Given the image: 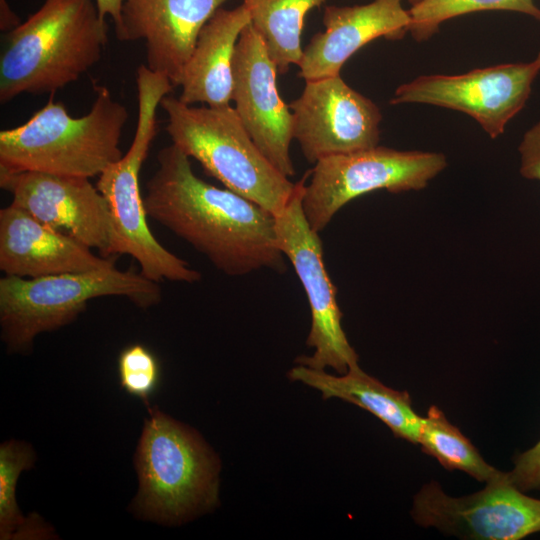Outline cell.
I'll list each match as a JSON object with an SVG mask.
<instances>
[{"mask_svg":"<svg viewBox=\"0 0 540 540\" xmlns=\"http://www.w3.org/2000/svg\"><path fill=\"white\" fill-rule=\"evenodd\" d=\"M518 152L521 176L528 180L540 181V121L524 133Z\"/></svg>","mask_w":540,"mask_h":540,"instance_id":"484cf974","label":"cell"},{"mask_svg":"<svg viewBox=\"0 0 540 540\" xmlns=\"http://www.w3.org/2000/svg\"><path fill=\"white\" fill-rule=\"evenodd\" d=\"M408 1H409V3H411V5H413V4H416L417 2H419L420 0H408Z\"/></svg>","mask_w":540,"mask_h":540,"instance_id":"f546056e","label":"cell"},{"mask_svg":"<svg viewBox=\"0 0 540 540\" xmlns=\"http://www.w3.org/2000/svg\"><path fill=\"white\" fill-rule=\"evenodd\" d=\"M411 515L423 527L463 539L519 540L540 532V499L526 495L502 471L463 497L445 494L432 481L415 495Z\"/></svg>","mask_w":540,"mask_h":540,"instance_id":"30bf717a","label":"cell"},{"mask_svg":"<svg viewBox=\"0 0 540 540\" xmlns=\"http://www.w3.org/2000/svg\"><path fill=\"white\" fill-rule=\"evenodd\" d=\"M21 22L16 14L10 8L7 0H0V28L10 31L17 27Z\"/></svg>","mask_w":540,"mask_h":540,"instance_id":"83f0119b","label":"cell"},{"mask_svg":"<svg viewBox=\"0 0 540 540\" xmlns=\"http://www.w3.org/2000/svg\"><path fill=\"white\" fill-rule=\"evenodd\" d=\"M113 266L111 260L13 204L0 210V270L5 275L37 278Z\"/></svg>","mask_w":540,"mask_h":540,"instance_id":"e0dca14e","label":"cell"},{"mask_svg":"<svg viewBox=\"0 0 540 540\" xmlns=\"http://www.w3.org/2000/svg\"><path fill=\"white\" fill-rule=\"evenodd\" d=\"M228 0H125L114 25L120 41L143 40L146 66L179 86L198 36Z\"/></svg>","mask_w":540,"mask_h":540,"instance_id":"9a60e30c","label":"cell"},{"mask_svg":"<svg viewBox=\"0 0 540 540\" xmlns=\"http://www.w3.org/2000/svg\"><path fill=\"white\" fill-rule=\"evenodd\" d=\"M35 453L23 441L9 440L0 446V538L47 539L52 529L37 514L24 517L16 501V484L22 471L32 467Z\"/></svg>","mask_w":540,"mask_h":540,"instance_id":"44dd1931","label":"cell"},{"mask_svg":"<svg viewBox=\"0 0 540 540\" xmlns=\"http://www.w3.org/2000/svg\"><path fill=\"white\" fill-rule=\"evenodd\" d=\"M166 131L189 158L227 189L278 215L288 204L295 183L266 158L252 140L234 107H193L166 95Z\"/></svg>","mask_w":540,"mask_h":540,"instance_id":"5b68a950","label":"cell"},{"mask_svg":"<svg viewBox=\"0 0 540 540\" xmlns=\"http://www.w3.org/2000/svg\"><path fill=\"white\" fill-rule=\"evenodd\" d=\"M157 163L143 197L148 217L226 275L286 270L272 213L196 176L189 157L174 144L158 152Z\"/></svg>","mask_w":540,"mask_h":540,"instance_id":"6da1fadb","label":"cell"},{"mask_svg":"<svg viewBox=\"0 0 540 540\" xmlns=\"http://www.w3.org/2000/svg\"><path fill=\"white\" fill-rule=\"evenodd\" d=\"M106 19L95 0H44L7 32L0 53V102L22 94H54L101 59Z\"/></svg>","mask_w":540,"mask_h":540,"instance_id":"7a4b0ae2","label":"cell"},{"mask_svg":"<svg viewBox=\"0 0 540 540\" xmlns=\"http://www.w3.org/2000/svg\"><path fill=\"white\" fill-rule=\"evenodd\" d=\"M103 18H110L114 25L120 20L121 9L125 0H95Z\"/></svg>","mask_w":540,"mask_h":540,"instance_id":"4316f807","label":"cell"},{"mask_svg":"<svg viewBox=\"0 0 540 540\" xmlns=\"http://www.w3.org/2000/svg\"><path fill=\"white\" fill-rule=\"evenodd\" d=\"M250 23L244 3L215 12L202 28L184 66L179 84L182 102L211 107L230 105L235 49L242 31Z\"/></svg>","mask_w":540,"mask_h":540,"instance_id":"ac0fdd59","label":"cell"},{"mask_svg":"<svg viewBox=\"0 0 540 540\" xmlns=\"http://www.w3.org/2000/svg\"><path fill=\"white\" fill-rule=\"evenodd\" d=\"M95 94L81 117L51 97L27 122L0 131V171L91 178L118 161L128 111L106 86H96Z\"/></svg>","mask_w":540,"mask_h":540,"instance_id":"3957f363","label":"cell"},{"mask_svg":"<svg viewBox=\"0 0 540 540\" xmlns=\"http://www.w3.org/2000/svg\"><path fill=\"white\" fill-rule=\"evenodd\" d=\"M535 60L538 63V65L540 66V51H539L538 55L536 56Z\"/></svg>","mask_w":540,"mask_h":540,"instance_id":"f1b7e54d","label":"cell"},{"mask_svg":"<svg viewBox=\"0 0 540 540\" xmlns=\"http://www.w3.org/2000/svg\"><path fill=\"white\" fill-rule=\"evenodd\" d=\"M289 107L293 139L311 164L379 143V107L340 75L305 81L303 92Z\"/></svg>","mask_w":540,"mask_h":540,"instance_id":"7c38bea8","label":"cell"},{"mask_svg":"<svg viewBox=\"0 0 540 540\" xmlns=\"http://www.w3.org/2000/svg\"><path fill=\"white\" fill-rule=\"evenodd\" d=\"M11 204L41 223L110 256L113 229L105 198L86 177L0 171Z\"/></svg>","mask_w":540,"mask_h":540,"instance_id":"4fadbf2b","label":"cell"},{"mask_svg":"<svg viewBox=\"0 0 540 540\" xmlns=\"http://www.w3.org/2000/svg\"><path fill=\"white\" fill-rule=\"evenodd\" d=\"M148 408L135 455L139 491L133 509L148 520L181 523L217 504L219 463L197 433Z\"/></svg>","mask_w":540,"mask_h":540,"instance_id":"8992f818","label":"cell"},{"mask_svg":"<svg viewBox=\"0 0 540 540\" xmlns=\"http://www.w3.org/2000/svg\"><path fill=\"white\" fill-rule=\"evenodd\" d=\"M418 444L446 469L463 471L478 481L488 482L501 472L482 458L469 439L436 406H431L422 417Z\"/></svg>","mask_w":540,"mask_h":540,"instance_id":"7402d4cb","label":"cell"},{"mask_svg":"<svg viewBox=\"0 0 540 540\" xmlns=\"http://www.w3.org/2000/svg\"><path fill=\"white\" fill-rule=\"evenodd\" d=\"M138 115L135 134L127 152L100 175L96 187L108 206L113 238L110 255H129L140 273L159 283L162 280L194 283L201 274L168 251L151 233L139 177L151 143L157 134V109L174 88L169 78L146 64L136 74Z\"/></svg>","mask_w":540,"mask_h":540,"instance_id":"277c9868","label":"cell"},{"mask_svg":"<svg viewBox=\"0 0 540 540\" xmlns=\"http://www.w3.org/2000/svg\"><path fill=\"white\" fill-rule=\"evenodd\" d=\"M540 71L531 62L478 68L460 75H422L400 85L390 104H428L465 113L495 139L525 106Z\"/></svg>","mask_w":540,"mask_h":540,"instance_id":"8fae6325","label":"cell"},{"mask_svg":"<svg viewBox=\"0 0 540 540\" xmlns=\"http://www.w3.org/2000/svg\"><path fill=\"white\" fill-rule=\"evenodd\" d=\"M507 477L520 490L540 489V440L514 458V467Z\"/></svg>","mask_w":540,"mask_h":540,"instance_id":"d4e9b609","label":"cell"},{"mask_svg":"<svg viewBox=\"0 0 540 540\" xmlns=\"http://www.w3.org/2000/svg\"><path fill=\"white\" fill-rule=\"evenodd\" d=\"M327 0H243L251 25L263 38L277 71L284 74L298 65L301 35L307 13Z\"/></svg>","mask_w":540,"mask_h":540,"instance_id":"ffe728a7","label":"cell"},{"mask_svg":"<svg viewBox=\"0 0 540 540\" xmlns=\"http://www.w3.org/2000/svg\"><path fill=\"white\" fill-rule=\"evenodd\" d=\"M306 176L295 183L286 207L275 216L278 246L289 260L306 293L311 328L307 345L314 348L311 356H300L296 363L324 370L333 368L345 374L358 365V355L350 345L342 327V312L323 260L319 233L309 225L302 206Z\"/></svg>","mask_w":540,"mask_h":540,"instance_id":"9c48e42d","label":"cell"},{"mask_svg":"<svg viewBox=\"0 0 540 540\" xmlns=\"http://www.w3.org/2000/svg\"><path fill=\"white\" fill-rule=\"evenodd\" d=\"M288 378L317 389L324 399L338 398L367 410L396 437L418 444L422 417L413 410L409 394L384 385L359 365L335 376L299 364L288 372Z\"/></svg>","mask_w":540,"mask_h":540,"instance_id":"d6986e66","label":"cell"},{"mask_svg":"<svg viewBox=\"0 0 540 540\" xmlns=\"http://www.w3.org/2000/svg\"><path fill=\"white\" fill-rule=\"evenodd\" d=\"M410 20L402 0L326 6L325 29L315 34L303 49L298 76L305 81L338 76L345 62L369 42L380 37L392 40L403 37Z\"/></svg>","mask_w":540,"mask_h":540,"instance_id":"2e32d148","label":"cell"},{"mask_svg":"<svg viewBox=\"0 0 540 540\" xmlns=\"http://www.w3.org/2000/svg\"><path fill=\"white\" fill-rule=\"evenodd\" d=\"M117 365L124 391L147 402L161 378L160 364L153 352L139 343L129 345L119 354Z\"/></svg>","mask_w":540,"mask_h":540,"instance_id":"cb8c5ba5","label":"cell"},{"mask_svg":"<svg viewBox=\"0 0 540 540\" xmlns=\"http://www.w3.org/2000/svg\"><path fill=\"white\" fill-rule=\"evenodd\" d=\"M124 296L147 308L161 300V289L141 273L115 266L37 278L0 279L1 336L10 352L28 351L34 338L69 324L92 299Z\"/></svg>","mask_w":540,"mask_h":540,"instance_id":"52a82bcc","label":"cell"},{"mask_svg":"<svg viewBox=\"0 0 540 540\" xmlns=\"http://www.w3.org/2000/svg\"><path fill=\"white\" fill-rule=\"evenodd\" d=\"M277 73L263 38L250 23L242 31L234 54V109L266 158L291 177L295 175L290 157L293 116L279 94Z\"/></svg>","mask_w":540,"mask_h":540,"instance_id":"5bb4252c","label":"cell"},{"mask_svg":"<svg viewBox=\"0 0 540 540\" xmlns=\"http://www.w3.org/2000/svg\"><path fill=\"white\" fill-rule=\"evenodd\" d=\"M488 10L519 12L540 21V8L533 0H420L409 9L408 32L416 41H424L446 20Z\"/></svg>","mask_w":540,"mask_h":540,"instance_id":"603a6c76","label":"cell"},{"mask_svg":"<svg viewBox=\"0 0 540 540\" xmlns=\"http://www.w3.org/2000/svg\"><path fill=\"white\" fill-rule=\"evenodd\" d=\"M447 167L443 153L373 148L324 158L314 164L302 206L310 227L324 230L350 201L373 191H419Z\"/></svg>","mask_w":540,"mask_h":540,"instance_id":"ba28073f","label":"cell"}]
</instances>
